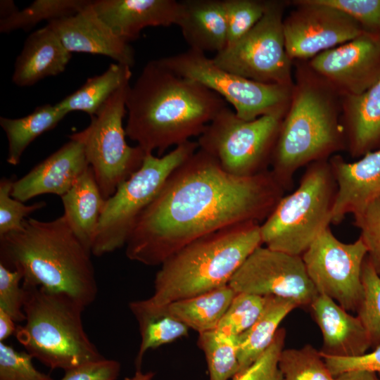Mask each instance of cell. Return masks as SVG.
Listing matches in <instances>:
<instances>
[{"label":"cell","instance_id":"48","mask_svg":"<svg viewBox=\"0 0 380 380\" xmlns=\"http://www.w3.org/2000/svg\"><path fill=\"white\" fill-rule=\"evenodd\" d=\"M154 376V373L148 372L143 373L140 369H137L134 376L125 378V380H151Z\"/></svg>","mask_w":380,"mask_h":380},{"label":"cell","instance_id":"15","mask_svg":"<svg viewBox=\"0 0 380 380\" xmlns=\"http://www.w3.org/2000/svg\"><path fill=\"white\" fill-rule=\"evenodd\" d=\"M293 4L296 9L283 23L285 48L292 61L312 58L365 32L348 15L314 0H298Z\"/></svg>","mask_w":380,"mask_h":380},{"label":"cell","instance_id":"19","mask_svg":"<svg viewBox=\"0 0 380 380\" xmlns=\"http://www.w3.org/2000/svg\"><path fill=\"white\" fill-rule=\"evenodd\" d=\"M329 163L337 184L331 223L338 224L346 215H357L380 196V148L352 163L340 155L330 157Z\"/></svg>","mask_w":380,"mask_h":380},{"label":"cell","instance_id":"9","mask_svg":"<svg viewBox=\"0 0 380 380\" xmlns=\"http://www.w3.org/2000/svg\"><path fill=\"white\" fill-rule=\"evenodd\" d=\"M284 115L271 114L245 120L227 106L198 137V148L232 175L251 177L262 173L270 170Z\"/></svg>","mask_w":380,"mask_h":380},{"label":"cell","instance_id":"36","mask_svg":"<svg viewBox=\"0 0 380 380\" xmlns=\"http://www.w3.org/2000/svg\"><path fill=\"white\" fill-rule=\"evenodd\" d=\"M223 2L228 46L243 37L260 20L265 11L266 1L223 0Z\"/></svg>","mask_w":380,"mask_h":380},{"label":"cell","instance_id":"49","mask_svg":"<svg viewBox=\"0 0 380 380\" xmlns=\"http://www.w3.org/2000/svg\"><path fill=\"white\" fill-rule=\"evenodd\" d=\"M378 376H379V380H380V374H378Z\"/></svg>","mask_w":380,"mask_h":380},{"label":"cell","instance_id":"11","mask_svg":"<svg viewBox=\"0 0 380 380\" xmlns=\"http://www.w3.org/2000/svg\"><path fill=\"white\" fill-rule=\"evenodd\" d=\"M159 59L176 74L194 80L220 95L243 120L286 114L289 107L294 86L266 84L245 78L221 68L205 53L189 49Z\"/></svg>","mask_w":380,"mask_h":380},{"label":"cell","instance_id":"47","mask_svg":"<svg viewBox=\"0 0 380 380\" xmlns=\"http://www.w3.org/2000/svg\"><path fill=\"white\" fill-rule=\"evenodd\" d=\"M18 10L19 9L17 8L13 1L1 0L0 3V20L5 19L11 16Z\"/></svg>","mask_w":380,"mask_h":380},{"label":"cell","instance_id":"7","mask_svg":"<svg viewBox=\"0 0 380 380\" xmlns=\"http://www.w3.org/2000/svg\"><path fill=\"white\" fill-rule=\"evenodd\" d=\"M337 184L329 160L307 165L298 186L260 224L266 247L301 256L331 223Z\"/></svg>","mask_w":380,"mask_h":380},{"label":"cell","instance_id":"12","mask_svg":"<svg viewBox=\"0 0 380 380\" xmlns=\"http://www.w3.org/2000/svg\"><path fill=\"white\" fill-rule=\"evenodd\" d=\"M286 3L266 1L265 13L255 25L236 42L217 53L213 60L221 68L266 84L293 87L292 60L284 34Z\"/></svg>","mask_w":380,"mask_h":380},{"label":"cell","instance_id":"30","mask_svg":"<svg viewBox=\"0 0 380 380\" xmlns=\"http://www.w3.org/2000/svg\"><path fill=\"white\" fill-rule=\"evenodd\" d=\"M131 76L129 66L112 63L104 72L89 77L78 89L57 104L68 114L82 111L92 117L116 91L129 82Z\"/></svg>","mask_w":380,"mask_h":380},{"label":"cell","instance_id":"38","mask_svg":"<svg viewBox=\"0 0 380 380\" xmlns=\"http://www.w3.org/2000/svg\"><path fill=\"white\" fill-rule=\"evenodd\" d=\"M27 352H19L0 341V380H53L39 372Z\"/></svg>","mask_w":380,"mask_h":380},{"label":"cell","instance_id":"24","mask_svg":"<svg viewBox=\"0 0 380 380\" xmlns=\"http://www.w3.org/2000/svg\"><path fill=\"white\" fill-rule=\"evenodd\" d=\"M177 25L189 49L205 53L223 50L227 42L223 0L179 1Z\"/></svg>","mask_w":380,"mask_h":380},{"label":"cell","instance_id":"2","mask_svg":"<svg viewBox=\"0 0 380 380\" xmlns=\"http://www.w3.org/2000/svg\"><path fill=\"white\" fill-rule=\"evenodd\" d=\"M227 106L217 94L154 59L129 87L126 134L146 154L157 151L162 156L170 147L199 137Z\"/></svg>","mask_w":380,"mask_h":380},{"label":"cell","instance_id":"25","mask_svg":"<svg viewBox=\"0 0 380 380\" xmlns=\"http://www.w3.org/2000/svg\"><path fill=\"white\" fill-rule=\"evenodd\" d=\"M61 198L64 209L63 215L79 241L91 253L106 200L90 166Z\"/></svg>","mask_w":380,"mask_h":380},{"label":"cell","instance_id":"21","mask_svg":"<svg viewBox=\"0 0 380 380\" xmlns=\"http://www.w3.org/2000/svg\"><path fill=\"white\" fill-rule=\"evenodd\" d=\"M323 338L322 355L356 357L371 347L369 336L357 316L348 313L331 298L318 294L310 305Z\"/></svg>","mask_w":380,"mask_h":380},{"label":"cell","instance_id":"27","mask_svg":"<svg viewBox=\"0 0 380 380\" xmlns=\"http://www.w3.org/2000/svg\"><path fill=\"white\" fill-rule=\"evenodd\" d=\"M129 309L135 317L141 343L135 365L137 369L146 352L187 336L189 328L170 311L168 305H156L148 299L132 301Z\"/></svg>","mask_w":380,"mask_h":380},{"label":"cell","instance_id":"40","mask_svg":"<svg viewBox=\"0 0 380 380\" xmlns=\"http://www.w3.org/2000/svg\"><path fill=\"white\" fill-rule=\"evenodd\" d=\"M286 331L279 328L267 350L243 373L232 380H281L278 367Z\"/></svg>","mask_w":380,"mask_h":380},{"label":"cell","instance_id":"34","mask_svg":"<svg viewBox=\"0 0 380 380\" xmlns=\"http://www.w3.org/2000/svg\"><path fill=\"white\" fill-rule=\"evenodd\" d=\"M363 293L356 310L357 317L365 327L371 347L380 346V275L367 258L362 267Z\"/></svg>","mask_w":380,"mask_h":380},{"label":"cell","instance_id":"45","mask_svg":"<svg viewBox=\"0 0 380 380\" xmlns=\"http://www.w3.org/2000/svg\"><path fill=\"white\" fill-rule=\"evenodd\" d=\"M335 380H379L377 374L367 370H351L335 376Z\"/></svg>","mask_w":380,"mask_h":380},{"label":"cell","instance_id":"26","mask_svg":"<svg viewBox=\"0 0 380 380\" xmlns=\"http://www.w3.org/2000/svg\"><path fill=\"white\" fill-rule=\"evenodd\" d=\"M298 307L290 299L267 296L266 305L260 317L238 336L239 372L234 378L243 373L267 350L282 320Z\"/></svg>","mask_w":380,"mask_h":380},{"label":"cell","instance_id":"16","mask_svg":"<svg viewBox=\"0 0 380 380\" xmlns=\"http://www.w3.org/2000/svg\"><path fill=\"white\" fill-rule=\"evenodd\" d=\"M308 68L340 96L360 94L380 78V33L365 31L315 56Z\"/></svg>","mask_w":380,"mask_h":380},{"label":"cell","instance_id":"44","mask_svg":"<svg viewBox=\"0 0 380 380\" xmlns=\"http://www.w3.org/2000/svg\"><path fill=\"white\" fill-rule=\"evenodd\" d=\"M120 371L118 361L103 358L65 370L61 380H115Z\"/></svg>","mask_w":380,"mask_h":380},{"label":"cell","instance_id":"29","mask_svg":"<svg viewBox=\"0 0 380 380\" xmlns=\"http://www.w3.org/2000/svg\"><path fill=\"white\" fill-rule=\"evenodd\" d=\"M236 292L228 285L168 304L171 313L198 334L215 330Z\"/></svg>","mask_w":380,"mask_h":380},{"label":"cell","instance_id":"46","mask_svg":"<svg viewBox=\"0 0 380 380\" xmlns=\"http://www.w3.org/2000/svg\"><path fill=\"white\" fill-rule=\"evenodd\" d=\"M16 327L11 317L0 309V341H4L14 334Z\"/></svg>","mask_w":380,"mask_h":380},{"label":"cell","instance_id":"4","mask_svg":"<svg viewBox=\"0 0 380 380\" xmlns=\"http://www.w3.org/2000/svg\"><path fill=\"white\" fill-rule=\"evenodd\" d=\"M300 70L270 167L285 191L298 169L346 149L339 94L309 68Z\"/></svg>","mask_w":380,"mask_h":380},{"label":"cell","instance_id":"37","mask_svg":"<svg viewBox=\"0 0 380 380\" xmlns=\"http://www.w3.org/2000/svg\"><path fill=\"white\" fill-rule=\"evenodd\" d=\"M15 179L4 177L0 180V236L20 230L26 217L46 206L44 202L27 205L12 197L11 193Z\"/></svg>","mask_w":380,"mask_h":380},{"label":"cell","instance_id":"5","mask_svg":"<svg viewBox=\"0 0 380 380\" xmlns=\"http://www.w3.org/2000/svg\"><path fill=\"white\" fill-rule=\"evenodd\" d=\"M262 245L260 224H236L203 236L170 255L147 298L156 305L191 298L229 284L246 258Z\"/></svg>","mask_w":380,"mask_h":380},{"label":"cell","instance_id":"39","mask_svg":"<svg viewBox=\"0 0 380 380\" xmlns=\"http://www.w3.org/2000/svg\"><path fill=\"white\" fill-rule=\"evenodd\" d=\"M354 224L367 249V258L380 275V196L354 216Z\"/></svg>","mask_w":380,"mask_h":380},{"label":"cell","instance_id":"41","mask_svg":"<svg viewBox=\"0 0 380 380\" xmlns=\"http://www.w3.org/2000/svg\"><path fill=\"white\" fill-rule=\"evenodd\" d=\"M350 16L367 32L380 33V0H314Z\"/></svg>","mask_w":380,"mask_h":380},{"label":"cell","instance_id":"3","mask_svg":"<svg viewBox=\"0 0 380 380\" xmlns=\"http://www.w3.org/2000/svg\"><path fill=\"white\" fill-rule=\"evenodd\" d=\"M91 253L73 233L65 217L27 218L20 230L0 236V263L23 276V284L66 293L85 307L98 286Z\"/></svg>","mask_w":380,"mask_h":380},{"label":"cell","instance_id":"23","mask_svg":"<svg viewBox=\"0 0 380 380\" xmlns=\"http://www.w3.org/2000/svg\"><path fill=\"white\" fill-rule=\"evenodd\" d=\"M341 97L346 148L353 158L380 148V78L365 91Z\"/></svg>","mask_w":380,"mask_h":380},{"label":"cell","instance_id":"43","mask_svg":"<svg viewBox=\"0 0 380 380\" xmlns=\"http://www.w3.org/2000/svg\"><path fill=\"white\" fill-rule=\"evenodd\" d=\"M322 356L334 376L351 370H367L380 374V346L369 353L356 357Z\"/></svg>","mask_w":380,"mask_h":380},{"label":"cell","instance_id":"1","mask_svg":"<svg viewBox=\"0 0 380 380\" xmlns=\"http://www.w3.org/2000/svg\"><path fill=\"white\" fill-rule=\"evenodd\" d=\"M284 191L270 170L234 176L198 148L141 213L125 244L126 256L160 265L203 236L239 223L264 222Z\"/></svg>","mask_w":380,"mask_h":380},{"label":"cell","instance_id":"8","mask_svg":"<svg viewBox=\"0 0 380 380\" xmlns=\"http://www.w3.org/2000/svg\"><path fill=\"white\" fill-rule=\"evenodd\" d=\"M198 148L197 141L190 140L162 156L146 154L140 168L106 200L91 254L101 256L125 246L140 215L168 177Z\"/></svg>","mask_w":380,"mask_h":380},{"label":"cell","instance_id":"13","mask_svg":"<svg viewBox=\"0 0 380 380\" xmlns=\"http://www.w3.org/2000/svg\"><path fill=\"white\" fill-rule=\"evenodd\" d=\"M367 256L360 237L353 243H343L328 226L301 258L318 294L331 298L348 312H356L362 297V267Z\"/></svg>","mask_w":380,"mask_h":380},{"label":"cell","instance_id":"35","mask_svg":"<svg viewBox=\"0 0 380 380\" xmlns=\"http://www.w3.org/2000/svg\"><path fill=\"white\" fill-rule=\"evenodd\" d=\"M266 302L267 296L236 293L215 330L239 336L258 320Z\"/></svg>","mask_w":380,"mask_h":380},{"label":"cell","instance_id":"32","mask_svg":"<svg viewBox=\"0 0 380 380\" xmlns=\"http://www.w3.org/2000/svg\"><path fill=\"white\" fill-rule=\"evenodd\" d=\"M90 2L89 0H36L11 16L0 20V32L29 30L43 20L49 23L68 17L80 11Z\"/></svg>","mask_w":380,"mask_h":380},{"label":"cell","instance_id":"14","mask_svg":"<svg viewBox=\"0 0 380 380\" xmlns=\"http://www.w3.org/2000/svg\"><path fill=\"white\" fill-rule=\"evenodd\" d=\"M236 293L274 296L310 307L318 293L301 256L262 246L243 262L229 282Z\"/></svg>","mask_w":380,"mask_h":380},{"label":"cell","instance_id":"10","mask_svg":"<svg viewBox=\"0 0 380 380\" xmlns=\"http://www.w3.org/2000/svg\"><path fill=\"white\" fill-rule=\"evenodd\" d=\"M129 82L116 91L84 129L70 135L82 142L87 162L107 200L141 166L146 153L126 141L123 118Z\"/></svg>","mask_w":380,"mask_h":380},{"label":"cell","instance_id":"28","mask_svg":"<svg viewBox=\"0 0 380 380\" xmlns=\"http://www.w3.org/2000/svg\"><path fill=\"white\" fill-rule=\"evenodd\" d=\"M67 115L57 103H46L23 118L1 117L0 125L8 140L7 163L17 165L27 146L39 136L53 129Z\"/></svg>","mask_w":380,"mask_h":380},{"label":"cell","instance_id":"20","mask_svg":"<svg viewBox=\"0 0 380 380\" xmlns=\"http://www.w3.org/2000/svg\"><path fill=\"white\" fill-rule=\"evenodd\" d=\"M91 4L99 18L127 43L147 27L177 25L180 8L176 0H96Z\"/></svg>","mask_w":380,"mask_h":380},{"label":"cell","instance_id":"17","mask_svg":"<svg viewBox=\"0 0 380 380\" xmlns=\"http://www.w3.org/2000/svg\"><path fill=\"white\" fill-rule=\"evenodd\" d=\"M89 167L82 141H70L13 182L11 196L26 202L39 195L66 194Z\"/></svg>","mask_w":380,"mask_h":380},{"label":"cell","instance_id":"18","mask_svg":"<svg viewBox=\"0 0 380 380\" xmlns=\"http://www.w3.org/2000/svg\"><path fill=\"white\" fill-rule=\"evenodd\" d=\"M92 1L75 15L47 23L70 52L103 55L132 68L134 51L99 18Z\"/></svg>","mask_w":380,"mask_h":380},{"label":"cell","instance_id":"22","mask_svg":"<svg viewBox=\"0 0 380 380\" xmlns=\"http://www.w3.org/2000/svg\"><path fill=\"white\" fill-rule=\"evenodd\" d=\"M71 57L72 53L46 25L25 39L14 64L12 81L19 87L32 86L63 72Z\"/></svg>","mask_w":380,"mask_h":380},{"label":"cell","instance_id":"42","mask_svg":"<svg viewBox=\"0 0 380 380\" xmlns=\"http://www.w3.org/2000/svg\"><path fill=\"white\" fill-rule=\"evenodd\" d=\"M22 274L0 263V309L9 315L15 322L25 320L23 307L25 291L20 286Z\"/></svg>","mask_w":380,"mask_h":380},{"label":"cell","instance_id":"33","mask_svg":"<svg viewBox=\"0 0 380 380\" xmlns=\"http://www.w3.org/2000/svg\"><path fill=\"white\" fill-rule=\"evenodd\" d=\"M281 380H335L320 351L310 344L283 349L279 358Z\"/></svg>","mask_w":380,"mask_h":380},{"label":"cell","instance_id":"31","mask_svg":"<svg viewBox=\"0 0 380 380\" xmlns=\"http://www.w3.org/2000/svg\"><path fill=\"white\" fill-rule=\"evenodd\" d=\"M198 345L204 353L210 380H228L236 375L238 336L213 330L199 334Z\"/></svg>","mask_w":380,"mask_h":380},{"label":"cell","instance_id":"6","mask_svg":"<svg viewBox=\"0 0 380 380\" xmlns=\"http://www.w3.org/2000/svg\"><path fill=\"white\" fill-rule=\"evenodd\" d=\"M22 286L25 322L14 335L28 353L51 369L65 371L104 358L84 331L82 303L64 293Z\"/></svg>","mask_w":380,"mask_h":380}]
</instances>
